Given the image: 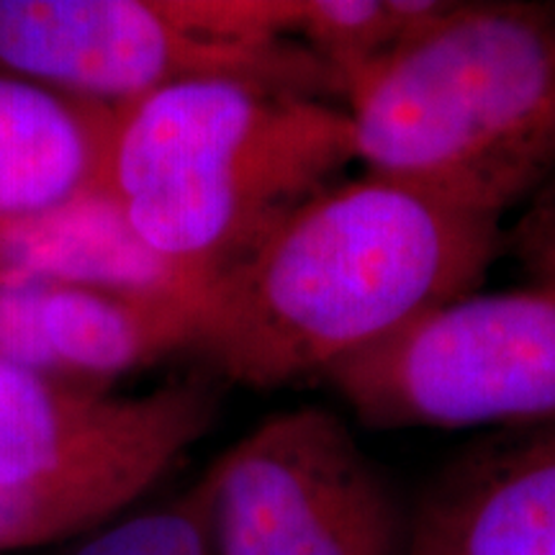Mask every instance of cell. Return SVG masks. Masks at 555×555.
<instances>
[{
	"label": "cell",
	"mask_w": 555,
	"mask_h": 555,
	"mask_svg": "<svg viewBox=\"0 0 555 555\" xmlns=\"http://www.w3.org/2000/svg\"><path fill=\"white\" fill-rule=\"evenodd\" d=\"M172 384L144 397H106L0 358V486L69 470L163 425L204 391Z\"/></svg>",
	"instance_id": "8"
},
{
	"label": "cell",
	"mask_w": 555,
	"mask_h": 555,
	"mask_svg": "<svg viewBox=\"0 0 555 555\" xmlns=\"http://www.w3.org/2000/svg\"><path fill=\"white\" fill-rule=\"evenodd\" d=\"M448 0H298L294 39L330 69L337 99L347 78L422 31Z\"/></svg>",
	"instance_id": "13"
},
{
	"label": "cell",
	"mask_w": 555,
	"mask_h": 555,
	"mask_svg": "<svg viewBox=\"0 0 555 555\" xmlns=\"http://www.w3.org/2000/svg\"><path fill=\"white\" fill-rule=\"evenodd\" d=\"M339 99L360 170L502 221L555 180V5L448 3Z\"/></svg>",
	"instance_id": "2"
},
{
	"label": "cell",
	"mask_w": 555,
	"mask_h": 555,
	"mask_svg": "<svg viewBox=\"0 0 555 555\" xmlns=\"http://www.w3.org/2000/svg\"><path fill=\"white\" fill-rule=\"evenodd\" d=\"M217 399L204 388L163 425L62 474L0 486V553L65 540L103 525L147 494L211 427Z\"/></svg>",
	"instance_id": "10"
},
{
	"label": "cell",
	"mask_w": 555,
	"mask_h": 555,
	"mask_svg": "<svg viewBox=\"0 0 555 555\" xmlns=\"http://www.w3.org/2000/svg\"><path fill=\"white\" fill-rule=\"evenodd\" d=\"M73 555H217L206 478L165 506L108 527Z\"/></svg>",
	"instance_id": "14"
},
{
	"label": "cell",
	"mask_w": 555,
	"mask_h": 555,
	"mask_svg": "<svg viewBox=\"0 0 555 555\" xmlns=\"http://www.w3.org/2000/svg\"><path fill=\"white\" fill-rule=\"evenodd\" d=\"M409 555H555V422L455 455L412 506Z\"/></svg>",
	"instance_id": "7"
},
{
	"label": "cell",
	"mask_w": 555,
	"mask_h": 555,
	"mask_svg": "<svg viewBox=\"0 0 555 555\" xmlns=\"http://www.w3.org/2000/svg\"><path fill=\"white\" fill-rule=\"evenodd\" d=\"M217 555H409L412 506L335 412L268 416L204 474Z\"/></svg>",
	"instance_id": "6"
},
{
	"label": "cell",
	"mask_w": 555,
	"mask_h": 555,
	"mask_svg": "<svg viewBox=\"0 0 555 555\" xmlns=\"http://www.w3.org/2000/svg\"><path fill=\"white\" fill-rule=\"evenodd\" d=\"M356 165L343 106L193 80L116 111L106 189L144 245L208 288Z\"/></svg>",
	"instance_id": "3"
},
{
	"label": "cell",
	"mask_w": 555,
	"mask_h": 555,
	"mask_svg": "<svg viewBox=\"0 0 555 555\" xmlns=\"http://www.w3.org/2000/svg\"><path fill=\"white\" fill-rule=\"evenodd\" d=\"M499 245L496 219L360 170L296 206L214 281L191 350L262 391L324 378L478 291Z\"/></svg>",
	"instance_id": "1"
},
{
	"label": "cell",
	"mask_w": 555,
	"mask_h": 555,
	"mask_svg": "<svg viewBox=\"0 0 555 555\" xmlns=\"http://www.w3.org/2000/svg\"><path fill=\"white\" fill-rule=\"evenodd\" d=\"M204 298L90 286H47L41 332L62 378H111L196 339Z\"/></svg>",
	"instance_id": "12"
},
{
	"label": "cell",
	"mask_w": 555,
	"mask_h": 555,
	"mask_svg": "<svg viewBox=\"0 0 555 555\" xmlns=\"http://www.w3.org/2000/svg\"><path fill=\"white\" fill-rule=\"evenodd\" d=\"M116 111L0 73V229L106 185Z\"/></svg>",
	"instance_id": "9"
},
{
	"label": "cell",
	"mask_w": 555,
	"mask_h": 555,
	"mask_svg": "<svg viewBox=\"0 0 555 555\" xmlns=\"http://www.w3.org/2000/svg\"><path fill=\"white\" fill-rule=\"evenodd\" d=\"M0 281L208 294L206 283L144 245L106 185L0 229Z\"/></svg>",
	"instance_id": "11"
},
{
	"label": "cell",
	"mask_w": 555,
	"mask_h": 555,
	"mask_svg": "<svg viewBox=\"0 0 555 555\" xmlns=\"http://www.w3.org/2000/svg\"><path fill=\"white\" fill-rule=\"evenodd\" d=\"M298 0H0V73L124 106L193 80L335 99L294 39Z\"/></svg>",
	"instance_id": "4"
},
{
	"label": "cell",
	"mask_w": 555,
	"mask_h": 555,
	"mask_svg": "<svg viewBox=\"0 0 555 555\" xmlns=\"http://www.w3.org/2000/svg\"><path fill=\"white\" fill-rule=\"evenodd\" d=\"M322 380L373 429L551 425L555 286L474 291Z\"/></svg>",
	"instance_id": "5"
},
{
	"label": "cell",
	"mask_w": 555,
	"mask_h": 555,
	"mask_svg": "<svg viewBox=\"0 0 555 555\" xmlns=\"http://www.w3.org/2000/svg\"><path fill=\"white\" fill-rule=\"evenodd\" d=\"M512 247L530 283L555 286V180L527 204L512 232Z\"/></svg>",
	"instance_id": "16"
},
{
	"label": "cell",
	"mask_w": 555,
	"mask_h": 555,
	"mask_svg": "<svg viewBox=\"0 0 555 555\" xmlns=\"http://www.w3.org/2000/svg\"><path fill=\"white\" fill-rule=\"evenodd\" d=\"M41 294L44 283L0 281V358L62 378L41 332Z\"/></svg>",
	"instance_id": "15"
}]
</instances>
